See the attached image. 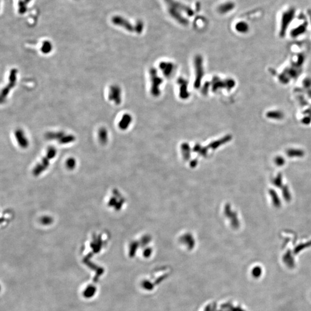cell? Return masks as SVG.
Instances as JSON below:
<instances>
[{
	"label": "cell",
	"mask_w": 311,
	"mask_h": 311,
	"mask_svg": "<svg viewBox=\"0 0 311 311\" xmlns=\"http://www.w3.org/2000/svg\"><path fill=\"white\" fill-rule=\"evenodd\" d=\"M267 117L273 119L279 120L283 117V113L278 111H271L267 113Z\"/></svg>",
	"instance_id": "8"
},
{
	"label": "cell",
	"mask_w": 311,
	"mask_h": 311,
	"mask_svg": "<svg viewBox=\"0 0 311 311\" xmlns=\"http://www.w3.org/2000/svg\"><path fill=\"white\" fill-rule=\"evenodd\" d=\"M56 152H57L56 149L53 147L49 148L47 149V154L45 156V158H43L42 162H41V163H39V164L33 170V172L35 175L36 176L39 175V174H41V172L45 171L46 168H47V167L49 166V161L51 160V158H54V156L56 155Z\"/></svg>",
	"instance_id": "1"
},
{
	"label": "cell",
	"mask_w": 311,
	"mask_h": 311,
	"mask_svg": "<svg viewBox=\"0 0 311 311\" xmlns=\"http://www.w3.org/2000/svg\"><path fill=\"white\" fill-rule=\"evenodd\" d=\"M15 135L17 141L18 142L19 146L21 148H25L29 146V140L26 137V135L24 131H23L20 129H18L15 130Z\"/></svg>",
	"instance_id": "5"
},
{
	"label": "cell",
	"mask_w": 311,
	"mask_h": 311,
	"mask_svg": "<svg viewBox=\"0 0 311 311\" xmlns=\"http://www.w3.org/2000/svg\"><path fill=\"white\" fill-rule=\"evenodd\" d=\"M109 99L110 101H113L116 104H119L121 102V90L117 85L110 87L109 92Z\"/></svg>",
	"instance_id": "4"
},
{
	"label": "cell",
	"mask_w": 311,
	"mask_h": 311,
	"mask_svg": "<svg viewBox=\"0 0 311 311\" xmlns=\"http://www.w3.org/2000/svg\"><path fill=\"white\" fill-rule=\"evenodd\" d=\"M309 96H310L311 97V92H309Z\"/></svg>",
	"instance_id": "13"
},
{
	"label": "cell",
	"mask_w": 311,
	"mask_h": 311,
	"mask_svg": "<svg viewBox=\"0 0 311 311\" xmlns=\"http://www.w3.org/2000/svg\"><path fill=\"white\" fill-rule=\"evenodd\" d=\"M52 50V46L48 42H46L42 47V51L43 54H48Z\"/></svg>",
	"instance_id": "10"
},
{
	"label": "cell",
	"mask_w": 311,
	"mask_h": 311,
	"mask_svg": "<svg viewBox=\"0 0 311 311\" xmlns=\"http://www.w3.org/2000/svg\"><path fill=\"white\" fill-rule=\"evenodd\" d=\"M201 58L200 57H198V58H197V80H196V82H197V85H199V83H200V81H201V76L202 75V72H200V70H202V66H201Z\"/></svg>",
	"instance_id": "9"
},
{
	"label": "cell",
	"mask_w": 311,
	"mask_h": 311,
	"mask_svg": "<svg viewBox=\"0 0 311 311\" xmlns=\"http://www.w3.org/2000/svg\"><path fill=\"white\" fill-rule=\"evenodd\" d=\"M47 137L50 139L58 140L59 142L61 144H67L73 141L74 140V137L70 135H65L64 133L56 132L49 133Z\"/></svg>",
	"instance_id": "3"
},
{
	"label": "cell",
	"mask_w": 311,
	"mask_h": 311,
	"mask_svg": "<svg viewBox=\"0 0 311 311\" xmlns=\"http://www.w3.org/2000/svg\"><path fill=\"white\" fill-rule=\"evenodd\" d=\"M99 139L102 144H105L108 140V132L105 128L103 127L99 130Z\"/></svg>",
	"instance_id": "7"
},
{
	"label": "cell",
	"mask_w": 311,
	"mask_h": 311,
	"mask_svg": "<svg viewBox=\"0 0 311 311\" xmlns=\"http://www.w3.org/2000/svg\"><path fill=\"white\" fill-rule=\"evenodd\" d=\"M131 122V117L130 115L125 114L122 117L121 120L119 122L118 126L122 130H125L128 128Z\"/></svg>",
	"instance_id": "6"
},
{
	"label": "cell",
	"mask_w": 311,
	"mask_h": 311,
	"mask_svg": "<svg viewBox=\"0 0 311 311\" xmlns=\"http://www.w3.org/2000/svg\"><path fill=\"white\" fill-rule=\"evenodd\" d=\"M304 85L305 86L308 88V87H310L311 86V80L310 79H307V80H305V82H304Z\"/></svg>",
	"instance_id": "12"
},
{
	"label": "cell",
	"mask_w": 311,
	"mask_h": 311,
	"mask_svg": "<svg viewBox=\"0 0 311 311\" xmlns=\"http://www.w3.org/2000/svg\"><path fill=\"white\" fill-rule=\"evenodd\" d=\"M66 164L69 168H72L73 167H74L75 164H76V162H75L74 159L70 158L66 162Z\"/></svg>",
	"instance_id": "11"
},
{
	"label": "cell",
	"mask_w": 311,
	"mask_h": 311,
	"mask_svg": "<svg viewBox=\"0 0 311 311\" xmlns=\"http://www.w3.org/2000/svg\"><path fill=\"white\" fill-rule=\"evenodd\" d=\"M17 70L16 69H13L11 71L10 75L9 77L8 84L4 89H2L1 92V101H3L4 99H6V97L8 96L9 93L10 92L11 90L13 88H14L16 85L17 81Z\"/></svg>",
	"instance_id": "2"
}]
</instances>
